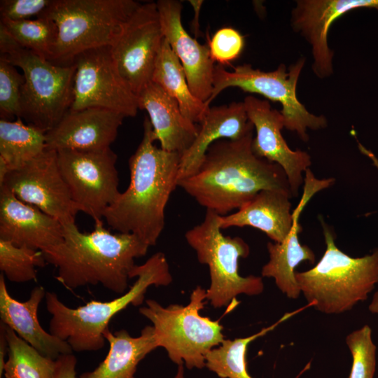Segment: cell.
I'll list each match as a JSON object with an SVG mask.
<instances>
[{"mask_svg":"<svg viewBox=\"0 0 378 378\" xmlns=\"http://www.w3.org/2000/svg\"><path fill=\"white\" fill-rule=\"evenodd\" d=\"M253 139V131L239 140L214 142L197 172L179 180L178 186L206 210L221 216L239 209L261 190L291 193L283 169L254 154Z\"/></svg>","mask_w":378,"mask_h":378,"instance_id":"1","label":"cell"},{"mask_svg":"<svg viewBox=\"0 0 378 378\" xmlns=\"http://www.w3.org/2000/svg\"><path fill=\"white\" fill-rule=\"evenodd\" d=\"M149 118L145 117L142 139L129 160L127 188L103 214L108 225L136 235L155 246L164 227V211L178 186L181 155L158 148Z\"/></svg>","mask_w":378,"mask_h":378,"instance_id":"2","label":"cell"},{"mask_svg":"<svg viewBox=\"0 0 378 378\" xmlns=\"http://www.w3.org/2000/svg\"><path fill=\"white\" fill-rule=\"evenodd\" d=\"M62 225L63 241L42 251L47 263L57 269L55 279L69 289L100 284L125 293L134 259L149 246L133 234L111 232L102 219L90 232H80L76 223Z\"/></svg>","mask_w":378,"mask_h":378,"instance_id":"3","label":"cell"},{"mask_svg":"<svg viewBox=\"0 0 378 378\" xmlns=\"http://www.w3.org/2000/svg\"><path fill=\"white\" fill-rule=\"evenodd\" d=\"M130 279L137 277L130 290L109 301L91 300L72 308L64 304L54 292H46V305L51 314L50 332L68 342L73 351H93L103 348L104 331L111 318L128 305H140L150 286H168L172 281L164 253L158 252L143 265H135Z\"/></svg>","mask_w":378,"mask_h":378,"instance_id":"4","label":"cell"},{"mask_svg":"<svg viewBox=\"0 0 378 378\" xmlns=\"http://www.w3.org/2000/svg\"><path fill=\"white\" fill-rule=\"evenodd\" d=\"M326 251L312 269L295 272L308 304L326 314L351 310L368 299L378 284V248L371 254L353 258L339 249L332 230L321 220Z\"/></svg>","mask_w":378,"mask_h":378,"instance_id":"5","label":"cell"},{"mask_svg":"<svg viewBox=\"0 0 378 378\" xmlns=\"http://www.w3.org/2000/svg\"><path fill=\"white\" fill-rule=\"evenodd\" d=\"M140 5L134 0H52L41 15L57 29L49 61L71 65L84 51L111 46Z\"/></svg>","mask_w":378,"mask_h":378,"instance_id":"6","label":"cell"},{"mask_svg":"<svg viewBox=\"0 0 378 378\" xmlns=\"http://www.w3.org/2000/svg\"><path fill=\"white\" fill-rule=\"evenodd\" d=\"M0 52L24 77L20 118L46 132L53 129L73 103L75 64L51 62L21 46L1 27Z\"/></svg>","mask_w":378,"mask_h":378,"instance_id":"7","label":"cell"},{"mask_svg":"<svg viewBox=\"0 0 378 378\" xmlns=\"http://www.w3.org/2000/svg\"><path fill=\"white\" fill-rule=\"evenodd\" d=\"M206 300V290L197 286L186 306L166 307L154 300H147L139 309L153 324L158 347H163L172 361L187 368L206 366V355L224 341L223 327L219 321L200 315Z\"/></svg>","mask_w":378,"mask_h":378,"instance_id":"8","label":"cell"},{"mask_svg":"<svg viewBox=\"0 0 378 378\" xmlns=\"http://www.w3.org/2000/svg\"><path fill=\"white\" fill-rule=\"evenodd\" d=\"M220 216L206 210L202 223L185 234L198 261L209 267L211 283L206 290V300L214 308L228 305L239 294L257 295L264 290L260 276L244 277L239 274V260L248 257L249 246L239 237L224 236L220 227Z\"/></svg>","mask_w":378,"mask_h":378,"instance_id":"9","label":"cell"},{"mask_svg":"<svg viewBox=\"0 0 378 378\" xmlns=\"http://www.w3.org/2000/svg\"><path fill=\"white\" fill-rule=\"evenodd\" d=\"M304 62V57L300 58L289 66L288 71L284 64L272 71L254 69L249 64L237 66L232 71L225 70L223 66L216 65L213 91L207 104L209 105L228 88H238L244 92L259 94L281 104L284 127L296 132L301 140L307 142L309 140L307 129L325 128L328 122L324 115H316L309 112L298 99L297 84Z\"/></svg>","mask_w":378,"mask_h":378,"instance_id":"10","label":"cell"},{"mask_svg":"<svg viewBox=\"0 0 378 378\" xmlns=\"http://www.w3.org/2000/svg\"><path fill=\"white\" fill-rule=\"evenodd\" d=\"M59 169L71 197L94 220L118 197L117 155L111 148L101 150H57Z\"/></svg>","mask_w":378,"mask_h":378,"instance_id":"11","label":"cell"},{"mask_svg":"<svg viewBox=\"0 0 378 378\" xmlns=\"http://www.w3.org/2000/svg\"><path fill=\"white\" fill-rule=\"evenodd\" d=\"M76 71L74 100L70 111L101 108L122 114L136 115L138 97L120 76L110 46L84 51L74 59Z\"/></svg>","mask_w":378,"mask_h":378,"instance_id":"12","label":"cell"},{"mask_svg":"<svg viewBox=\"0 0 378 378\" xmlns=\"http://www.w3.org/2000/svg\"><path fill=\"white\" fill-rule=\"evenodd\" d=\"M163 40L156 2H147L136 8L110 46L118 73L136 95L152 82Z\"/></svg>","mask_w":378,"mask_h":378,"instance_id":"13","label":"cell"},{"mask_svg":"<svg viewBox=\"0 0 378 378\" xmlns=\"http://www.w3.org/2000/svg\"><path fill=\"white\" fill-rule=\"evenodd\" d=\"M1 188L57 218L62 225L76 223V216L81 211L62 178L54 150L46 148L21 168L10 171Z\"/></svg>","mask_w":378,"mask_h":378,"instance_id":"14","label":"cell"},{"mask_svg":"<svg viewBox=\"0 0 378 378\" xmlns=\"http://www.w3.org/2000/svg\"><path fill=\"white\" fill-rule=\"evenodd\" d=\"M243 102L256 132L252 141L253 152L259 158L279 164L287 176L293 197H298L304 181L302 173L312 164L310 155L288 147L281 134L284 118L267 100L248 95Z\"/></svg>","mask_w":378,"mask_h":378,"instance_id":"15","label":"cell"},{"mask_svg":"<svg viewBox=\"0 0 378 378\" xmlns=\"http://www.w3.org/2000/svg\"><path fill=\"white\" fill-rule=\"evenodd\" d=\"M359 8L378 9V0H298L291 11L295 31L309 43L313 56L312 71L320 78L333 73V51L328 43L332 22L344 13Z\"/></svg>","mask_w":378,"mask_h":378,"instance_id":"16","label":"cell"},{"mask_svg":"<svg viewBox=\"0 0 378 378\" xmlns=\"http://www.w3.org/2000/svg\"><path fill=\"white\" fill-rule=\"evenodd\" d=\"M156 4L164 38L179 59L191 92L207 104L213 91L215 68L209 47L200 44L185 29L181 1L159 0Z\"/></svg>","mask_w":378,"mask_h":378,"instance_id":"17","label":"cell"},{"mask_svg":"<svg viewBox=\"0 0 378 378\" xmlns=\"http://www.w3.org/2000/svg\"><path fill=\"white\" fill-rule=\"evenodd\" d=\"M335 182L334 178L318 179L309 169L305 172L302 197L293 211V224L290 234L281 243L268 242L267 244L270 260L262 268L264 277L274 279L278 288L290 299L299 298L301 290L295 278V268L303 261L313 264L316 260L314 251L299 241L302 227L299 216L308 201L318 191L327 188Z\"/></svg>","mask_w":378,"mask_h":378,"instance_id":"18","label":"cell"},{"mask_svg":"<svg viewBox=\"0 0 378 378\" xmlns=\"http://www.w3.org/2000/svg\"><path fill=\"white\" fill-rule=\"evenodd\" d=\"M125 118L117 112L101 108L69 111L46 134L47 148L101 150L110 148Z\"/></svg>","mask_w":378,"mask_h":378,"instance_id":"19","label":"cell"},{"mask_svg":"<svg viewBox=\"0 0 378 378\" xmlns=\"http://www.w3.org/2000/svg\"><path fill=\"white\" fill-rule=\"evenodd\" d=\"M0 239L42 251L63 241V225L57 218L1 188Z\"/></svg>","mask_w":378,"mask_h":378,"instance_id":"20","label":"cell"},{"mask_svg":"<svg viewBox=\"0 0 378 378\" xmlns=\"http://www.w3.org/2000/svg\"><path fill=\"white\" fill-rule=\"evenodd\" d=\"M46 292L43 286L34 287L27 300L13 298L6 287L4 275L0 274V317L6 326L45 356L56 360L61 355L72 354L64 341L46 332L38 318V309Z\"/></svg>","mask_w":378,"mask_h":378,"instance_id":"21","label":"cell"},{"mask_svg":"<svg viewBox=\"0 0 378 378\" xmlns=\"http://www.w3.org/2000/svg\"><path fill=\"white\" fill-rule=\"evenodd\" d=\"M253 129L244 102H232L210 107L200 124L197 137L181 155L178 181L197 172L212 144L222 139H241Z\"/></svg>","mask_w":378,"mask_h":378,"instance_id":"22","label":"cell"},{"mask_svg":"<svg viewBox=\"0 0 378 378\" xmlns=\"http://www.w3.org/2000/svg\"><path fill=\"white\" fill-rule=\"evenodd\" d=\"M137 97L139 109L147 111L160 148L182 155L197 137L200 125L187 119L177 102L153 82Z\"/></svg>","mask_w":378,"mask_h":378,"instance_id":"23","label":"cell"},{"mask_svg":"<svg viewBox=\"0 0 378 378\" xmlns=\"http://www.w3.org/2000/svg\"><path fill=\"white\" fill-rule=\"evenodd\" d=\"M291 197V193L284 190H261L237 211L220 216V227L223 230L250 226L281 243L290 234L293 224Z\"/></svg>","mask_w":378,"mask_h":378,"instance_id":"24","label":"cell"},{"mask_svg":"<svg viewBox=\"0 0 378 378\" xmlns=\"http://www.w3.org/2000/svg\"><path fill=\"white\" fill-rule=\"evenodd\" d=\"M109 343L104 360L92 371L78 378H135L139 362L158 347L153 326L142 329L139 337H132L124 329L111 332L107 328L103 332Z\"/></svg>","mask_w":378,"mask_h":378,"instance_id":"25","label":"cell"},{"mask_svg":"<svg viewBox=\"0 0 378 378\" xmlns=\"http://www.w3.org/2000/svg\"><path fill=\"white\" fill-rule=\"evenodd\" d=\"M152 82L177 102L187 119L195 124L202 122L210 106L191 92L181 64L164 38L155 62Z\"/></svg>","mask_w":378,"mask_h":378,"instance_id":"26","label":"cell"},{"mask_svg":"<svg viewBox=\"0 0 378 378\" xmlns=\"http://www.w3.org/2000/svg\"><path fill=\"white\" fill-rule=\"evenodd\" d=\"M46 132L22 119L0 120V158L10 171L21 168L46 148Z\"/></svg>","mask_w":378,"mask_h":378,"instance_id":"27","label":"cell"},{"mask_svg":"<svg viewBox=\"0 0 378 378\" xmlns=\"http://www.w3.org/2000/svg\"><path fill=\"white\" fill-rule=\"evenodd\" d=\"M306 307H310V305L308 304L293 312L286 313L272 325L262 328L258 332L249 337L236 338L233 340H224L219 346L207 353L205 358V367L220 378H253L246 368V355L248 345L258 337L273 330L280 323L300 313Z\"/></svg>","mask_w":378,"mask_h":378,"instance_id":"28","label":"cell"},{"mask_svg":"<svg viewBox=\"0 0 378 378\" xmlns=\"http://www.w3.org/2000/svg\"><path fill=\"white\" fill-rule=\"evenodd\" d=\"M8 359L4 374L6 378H53L56 360L41 354L6 326Z\"/></svg>","mask_w":378,"mask_h":378,"instance_id":"29","label":"cell"},{"mask_svg":"<svg viewBox=\"0 0 378 378\" xmlns=\"http://www.w3.org/2000/svg\"><path fill=\"white\" fill-rule=\"evenodd\" d=\"M0 27L21 46L49 60L57 36L55 23L46 16L22 21L0 20Z\"/></svg>","mask_w":378,"mask_h":378,"instance_id":"30","label":"cell"},{"mask_svg":"<svg viewBox=\"0 0 378 378\" xmlns=\"http://www.w3.org/2000/svg\"><path fill=\"white\" fill-rule=\"evenodd\" d=\"M46 264L42 251L18 246L0 239V270L9 281L16 283L35 281L36 267H43Z\"/></svg>","mask_w":378,"mask_h":378,"instance_id":"31","label":"cell"},{"mask_svg":"<svg viewBox=\"0 0 378 378\" xmlns=\"http://www.w3.org/2000/svg\"><path fill=\"white\" fill-rule=\"evenodd\" d=\"M352 356L349 378H373L376 370L377 346L372 339V329L365 325L349 333L345 339Z\"/></svg>","mask_w":378,"mask_h":378,"instance_id":"32","label":"cell"},{"mask_svg":"<svg viewBox=\"0 0 378 378\" xmlns=\"http://www.w3.org/2000/svg\"><path fill=\"white\" fill-rule=\"evenodd\" d=\"M13 64L0 55V115L1 119L20 118L21 94L24 83L23 74Z\"/></svg>","mask_w":378,"mask_h":378,"instance_id":"33","label":"cell"},{"mask_svg":"<svg viewBox=\"0 0 378 378\" xmlns=\"http://www.w3.org/2000/svg\"><path fill=\"white\" fill-rule=\"evenodd\" d=\"M244 37L232 27L217 30L209 41L210 55L218 65H229L241 55L244 47Z\"/></svg>","mask_w":378,"mask_h":378,"instance_id":"34","label":"cell"},{"mask_svg":"<svg viewBox=\"0 0 378 378\" xmlns=\"http://www.w3.org/2000/svg\"><path fill=\"white\" fill-rule=\"evenodd\" d=\"M52 0H1V20L22 21L40 17L49 7Z\"/></svg>","mask_w":378,"mask_h":378,"instance_id":"35","label":"cell"},{"mask_svg":"<svg viewBox=\"0 0 378 378\" xmlns=\"http://www.w3.org/2000/svg\"><path fill=\"white\" fill-rule=\"evenodd\" d=\"M76 358L72 354L61 355L56 359L53 378H76Z\"/></svg>","mask_w":378,"mask_h":378,"instance_id":"36","label":"cell"},{"mask_svg":"<svg viewBox=\"0 0 378 378\" xmlns=\"http://www.w3.org/2000/svg\"><path fill=\"white\" fill-rule=\"evenodd\" d=\"M8 352V342L6 336V325L1 322L0 325V378L2 377L5 365V355Z\"/></svg>","mask_w":378,"mask_h":378,"instance_id":"37","label":"cell"},{"mask_svg":"<svg viewBox=\"0 0 378 378\" xmlns=\"http://www.w3.org/2000/svg\"><path fill=\"white\" fill-rule=\"evenodd\" d=\"M10 170L5 161L0 158V186H1Z\"/></svg>","mask_w":378,"mask_h":378,"instance_id":"38","label":"cell"},{"mask_svg":"<svg viewBox=\"0 0 378 378\" xmlns=\"http://www.w3.org/2000/svg\"><path fill=\"white\" fill-rule=\"evenodd\" d=\"M368 309L371 313L378 314V290L374 293Z\"/></svg>","mask_w":378,"mask_h":378,"instance_id":"39","label":"cell"},{"mask_svg":"<svg viewBox=\"0 0 378 378\" xmlns=\"http://www.w3.org/2000/svg\"><path fill=\"white\" fill-rule=\"evenodd\" d=\"M360 150H362V152H363V153H365V155H367L368 157H370V158L372 159V160L374 164L377 167H378V160H377V159L376 158V157L373 155V153H372L370 151L366 150L364 147H363V146H360Z\"/></svg>","mask_w":378,"mask_h":378,"instance_id":"40","label":"cell"},{"mask_svg":"<svg viewBox=\"0 0 378 378\" xmlns=\"http://www.w3.org/2000/svg\"><path fill=\"white\" fill-rule=\"evenodd\" d=\"M184 371L182 365H178V372L174 378H184Z\"/></svg>","mask_w":378,"mask_h":378,"instance_id":"41","label":"cell"}]
</instances>
